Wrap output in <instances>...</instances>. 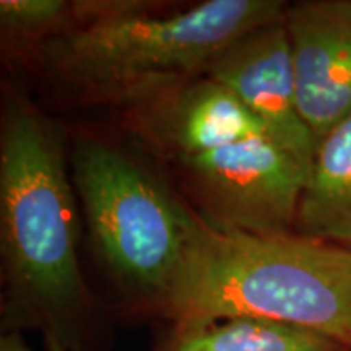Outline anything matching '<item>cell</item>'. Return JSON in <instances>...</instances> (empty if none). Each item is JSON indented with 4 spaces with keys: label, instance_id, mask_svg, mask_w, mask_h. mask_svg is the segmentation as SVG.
<instances>
[{
    "label": "cell",
    "instance_id": "1",
    "mask_svg": "<svg viewBox=\"0 0 351 351\" xmlns=\"http://www.w3.org/2000/svg\"><path fill=\"white\" fill-rule=\"evenodd\" d=\"M158 314L173 339L231 319L317 332L351 351V249L300 232L256 234L197 217Z\"/></svg>",
    "mask_w": 351,
    "mask_h": 351
},
{
    "label": "cell",
    "instance_id": "2",
    "mask_svg": "<svg viewBox=\"0 0 351 351\" xmlns=\"http://www.w3.org/2000/svg\"><path fill=\"white\" fill-rule=\"evenodd\" d=\"M78 218L64 152L49 122L21 103L0 135L3 332L34 327L70 351L90 313L77 257Z\"/></svg>",
    "mask_w": 351,
    "mask_h": 351
},
{
    "label": "cell",
    "instance_id": "3",
    "mask_svg": "<svg viewBox=\"0 0 351 351\" xmlns=\"http://www.w3.org/2000/svg\"><path fill=\"white\" fill-rule=\"evenodd\" d=\"M278 0H208L171 16L148 12L75 25L44 43L49 72L72 85L134 98L207 69L232 41L285 21Z\"/></svg>",
    "mask_w": 351,
    "mask_h": 351
},
{
    "label": "cell",
    "instance_id": "4",
    "mask_svg": "<svg viewBox=\"0 0 351 351\" xmlns=\"http://www.w3.org/2000/svg\"><path fill=\"white\" fill-rule=\"evenodd\" d=\"M73 182L103 261L158 314L197 217L147 171L95 140L77 147Z\"/></svg>",
    "mask_w": 351,
    "mask_h": 351
},
{
    "label": "cell",
    "instance_id": "5",
    "mask_svg": "<svg viewBox=\"0 0 351 351\" xmlns=\"http://www.w3.org/2000/svg\"><path fill=\"white\" fill-rule=\"evenodd\" d=\"M212 225L276 234L291 232L309 171L269 137L181 158Z\"/></svg>",
    "mask_w": 351,
    "mask_h": 351
},
{
    "label": "cell",
    "instance_id": "6",
    "mask_svg": "<svg viewBox=\"0 0 351 351\" xmlns=\"http://www.w3.org/2000/svg\"><path fill=\"white\" fill-rule=\"evenodd\" d=\"M257 117L267 137L311 173L317 142L302 121L285 21L232 41L205 69Z\"/></svg>",
    "mask_w": 351,
    "mask_h": 351
},
{
    "label": "cell",
    "instance_id": "7",
    "mask_svg": "<svg viewBox=\"0 0 351 351\" xmlns=\"http://www.w3.org/2000/svg\"><path fill=\"white\" fill-rule=\"evenodd\" d=\"M300 114L315 142L351 117V2L314 0L285 13Z\"/></svg>",
    "mask_w": 351,
    "mask_h": 351
},
{
    "label": "cell",
    "instance_id": "8",
    "mask_svg": "<svg viewBox=\"0 0 351 351\" xmlns=\"http://www.w3.org/2000/svg\"><path fill=\"white\" fill-rule=\"evenodd\" d=\"M143 104L148 138L181 158L200 155L254 137H267L263 125L228 88L213 78L176 83Z\"/></svg>",
    "mask_w": 351,
    "mask_h": 351
},
{
    "label": "cell",
    "instance_id": "9",
    "mask_svg": "<svg viewBox=\"0 0 351 351\" xmlns=\"http://www.w3.org/2000/svg\"><path fill=\"white\" fill-rule=\"evenodd\" d=\"M295 226L351 249V117L319 142Z\"/></svg>",
    "mask_w": 351,
    "mask_h": 351
},
{
    "label": "cell",
    "instance_id": "10",
    "mask_svg": "<svg viewBox=\"0 0 351 351\" xmlns=\"http://www.w3.org/2000/svg\"><path fill=\"white\" fill-rule=\"evenodd\" d=\"M168 351H345L317 332L263 319H231L184 339Z\"/></svg>",
    "mask_w": 351,
    "mask_h": 351
},
{
    "label": "cell",
    "instance_id": "11",
    "mask_svg": "<svg viewBox=\"0 0 351 351\" xmlns=\"http://www.w3.org/2000/svg\"><path fill=\"white\" fill-rule=\"evenodd\" d=\"M73 3L64 0H2L0 26L2 33L15 39H33L65 32L72 20ZM52 36V38H54Z\"/></svg>",
    "mask_w": 351,
    "mask_h": 351
},
{
    "label": "cell",
    "instance_id": "12",
    "mask_svg": "<svg viewBox=\"0 0 351 351\" xmlns=\"http://www.w3.org/2000/svg\"><path fill=\"white\" fill-rule=\"evenodd\" d=\"M0 351H33L23 340L20 332H3L0 339Z\"/></svg>",
    "mask_w": 351,
    "mask_h": 351
},
{
    "label": "cell",
    "instance_id": "13",
    "mask_svg": "<svg viewBox=\"0 0 351 351\" xmlns=\"http://www.w3.org/2000/svg\"><path fill=\"white\" fill-rule=\"evenodd\" d=\"M44 345H46V351H70L52 337H44Z\"/></svg>",
    "mask_w": 351,
    "mask_h": 351
}]
</instances>
